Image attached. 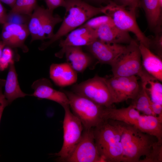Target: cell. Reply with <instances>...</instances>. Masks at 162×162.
<instances>
[{"label": "cell", "instance_id": "obj_1", "mask_svg": "<svg viewBox=\"0 0 162 162\" xmlns=\"http://www.w3.org/2000/svg\"><path fill=\"white\" fill-rule=\"evenodd\" d=\"M65 14L62 23L51 38L43 43L39 50H43L51 44L80 26L93 17L103 13L104 6L95 7L82 0H64Z\"/></svg>", "mask_w": 162, "mask_h": 162}, {"label": "cell", "instance_id": "obj_2", "mask_svg": "<svg viewBox=\"0 0 162 162\" xmlns=\"http://www.w3.org/2000/svg\"><path fill=\"white\" fill-rule=\"evenodd\" d=\"M116 121L121 134L122 162H140L142 157H147L157 141L156 138L131 125Z\"/></svg>", "mask_w": 162, "mask_h": 162}, {"label": "cell", "instance_id": "obj_3", "mask_svg": "<svg viewBox=\"0 0 162 162\" xmlns=\"http://www.w3.org/2000/svg\"><path fill=\"white\" fill-rule=\"evenodd\" d=\"M103 117L104 120H116L131 125L162 142V118L158 116L141 115L131 105L119 109L112 106L106 107Z\"/></svg>", "mask_w": 162, "mask_h": 162}, {"label": "cell", "instance_id": "obj_4", "mask_svg": "<svg viewBox=\"0 0 162 162\" xmlns=\"http://www.w3.org/2000/svg\"><path fill=\"white\" fill-rule=\"evenodd\" d=\"M95 144L104 162H122L123 149L119 128L116 120H105L93 128Z\"/></svg>", "mask_w": 162, "mask_h": 162}, {"label": "cell", "instance_id": "obj_5", "mask_svg": "<svg viewBox=\"0 0 162 162\" xmlns=\"http://www.w3.org/2000/svg\"><path fill=\"white\" fill-rule=\"evenodd\" d=\"M63 92L68 98L73 113L80 121L85 129L94 128L105 121L103 116L106 107L72 91Z\"/></svg>", "mask_w": 162, "mask_h": 162}, {"label": "cell", "instance_id": "obj_6", "mask_svg": "<svg viewBox=\"0 0 162 162\" xmlns=\"http://www.w3.org/2000/svg\"><path fill=\"white\" fill-rule=\"evenodd\" d=\"M103 13L110 16L116 26L123 31L133 33L139 42L149 48L151 39L140 29L136 22L135 14L112 0L104 6Z\"/></svg>", "mask_w": 162, "mask_h": 162}, {"label": "cell", "instance_id": "obj_7", "mask_svg": "<svg viewBox=\"0 0 162 162\" xmlns=\"http://www.w3.org/2000/svg\"><path fill=\"white\" fill-rule=\"evenodd\" d=\"M64 110L63 122V142L60 150L54 154L58 160L64 162L72 154L82 137L84 129L80 120L71 112L69 105L63 107Z\"/></svg>", "mask_w": 162, "mask_h": 162}, {"label": "cell", "instance_id": "obj_8", "mask_svg": "<svg viewBox=\"0 0 162 162\" xmlns=\"http://www.w3.org/2000/svg\"><path fill=\"white\" fill-rule=\"evenodd\" d=\"M72 90L106 107H112L114 103L106 78L98 75L74 85Z\"/></svg>", "mask_w": 162, "mask_h": 162}, {"label": "cell", "instance_id": "obj_9", "mask_svg": "<svg viewBox=\"0 0 162 162\" xmlns=\"http://www.w3.org/2000/svg\"><path fill=\"white\" fill-rule=\"evenodd\" d=\"M128 44L125 52L111 65L113 76H138L143 69L139 44L132 39Z\"/></svg>", "mask_w": 162, "mask_h": 162}, {"label": "cell", "instance_id": "obj_10", "mask_svg": "<svg viewBox=\"0 0 162 162\" xmlns=\"http://www.w3.org/2000/svg\"><path fill=\"white\" fill-rule=\"evenodd\" d=\"M64 162H104L95 144L93 128L85 129L81 140L74 151Z\"/></svg>", "mask_w": 162, "mask_h": 162}, {"label": "cell", "instance_id": "obj_11", "mask_svg": "<svg viewBox=\"0 0 162 162\" xmlns=\"http://www.w3.org/2000/svg\"><path fill=\"white\" fill-rule=\"evenodd\" d=\"M106 81L114 103L134 99L138 93L140 86L136 76H113Z\"/></svg>", "mask_w": 162, "mask_h": 162}, {"label": "cell", "instance_id": "obj_12", "mask_svg": "<svg viewBox=\"0 0 162 162\" xmlns=\"http://www.w3.org/2000/svg\"><path fill=\"white\" fill-rule=\"evenodd\" d=\"M86 46L88 51L100 62L111 65L125 52L127 45L107 43L97 39Z\"/></svg>", "mask_w": 162, "mask_h": 162}, {"label": "cell", "instance_id": "obj_13", "mask_svg": "<svg viewBox=\"0 0 162 162\" xmlns=\"http://www.w3.org/2000/svg\"><path fill=\"white\" fill-rule=\"evenodd\" d=\"M29 34L27 25L6 22L3 24L1 37L5 46L20 48L26 52L28 49L24 42Z\"/></svg>", "mask_w": 162, "mask_h": 162}, {"label": "cell", "instance_id": "obj_14", "mask_svg": "<svg viewBox=\"0 0 162 162\" xmlns=\"http://www.w3.org/2000/svg\"><path fill=\"white\" fill-rule=\"evenodd\" d=\"M33 93L31 96L40 99H46L55 102L62 107L69 105V100L66 94L63 91L54 89L50 82L45 78L39 79L32 83Z\"/></svg>", "mask_w": 162, "mask_h": 162}, {"label": "cell", "instance_id": "obj_15", "mask_svg": "<svg viewBox=\"0 0 162 162\" xmlns=\"http://www.w3.org/2000/svg\"><path fill=\"white\" fill-rule=\"evenodd\" d=\"M98 39L96 30L82 25L69 32L66 38L61 40L59 46L62 50L68 46H87Z\"/></svg>", "mask_w": 162, "mask_h": 162}, {"label": "cell", "instance_id": "obj_16", "mask_svg": "<svg viewBox=\"0 0 162 162\" xmlns=\"http://www.w3.org/2000/svg\"><path fill=\"white\" fill-rule=\"evenodd\" d=\"M65 54L68 63L76 72H83L91 64L92 58L82 50L81 47L68 46L55 54L62 57Z\"/></svg>", "mask_w": 162, "mask_h": 162}, {"label": "cell", "instance_id": "obj_17", "mask_svg": "<svg viewBox=\"0 0 162 162\" xmlns=\"http://www.w3.org/2000/svg\"><path fill=\"white\" fill-rule=\"evenodd\" d=\"M49 71L51 79L60 87L72 85L77 80V72L68 62L52 64L50 66Z\"/></svg>", "mask_w": 162, "mask_h": 162}, {"label": "cell", "instance_id": "obj_18", "mask_svg": "<svg viewBox=\"0 0 162 162\" xmlns=\"http://www.w3.org/2000/svg\"><path fill=\"white\" fill-rule=\"evenodd\" d=\"M96 30L98 39L107 43L128 44L133 39L128 32L120 29L114 24H103Z\"/></svg>", "mask_w": 162, "mask_h": 162}, {"label": "cell", "instance_id": "obj_19", "mask_svg": "<svg viewBox=\"0 0 162 162\" xmlns=\"http://www.w3.org/2000/svg\"><path fill=\"white\" fill-rule=\"evenodd\" d=\"M139 46L144 69L149 74L162 82V61L161 58L141 43L139 42Z\"/></svg>", "mask_w": 162, "mask_h": 162}, {"label": "cell", "instance_id": "obj_20", "mask_svg": "<svg viewBox=\"0 0 162 162\" xmlns=\"http://www.w3.org/2000/svg\"><path fill=\"white\" fill-rule=\"evenodd\" d=\"M149 28L155 32L161 31L162 4L159 0H140Z\"/></svg>", "mask_w": 162, "mask_h": 162}, {"label": "cell", "instance_id": "obj_21", "mask_svg": "<svg viewBox=\"0 0 162 162\" xmlns=\"http://www.w3.org/2000/svg\"><path fill=\"white\" fill-rule=\"evenodd\" d=\"M8 67L3 93L9 104L16 99L24 98L28 94L24 92L20 87L14 61L10 62Z\"/></svg>", "mask_w": 162, "mask_h": 162}, {"label": "cell", "instance_id": "obj_22", "mask_svg": "<svg viewBox=\"0 0 162 162\" xmlns=\"http://www.w3.org/2000/svg\"><path fill=\"white\" fill-rule=\"evenodd\" d=\"M138 76L141 80V86L146 91L152 101L162 105V85L160 82L144 69Z\"/></svg>", "mask_w": 162, "mask_h": 162}, {"label": "cell", "instance_id": "obj_23", "mask_svg": "<svg viewBox=\"0 0 162 162\" xmlns=\"http://www.w3.org/2000/svg\"><path fill=\"white\" fill-rule=\"evenodd\" d=\"M44 8L38 5L30 16L27 26L31 36V42L37 40H44L47 39L43 27Z\"/></svg>", "mask_w": 162, "mask_h": 162}, {"label": "cell", "instance_id": "obj_24", "mask_svg": "<svg viewBox=\"0 0 162 162\" xmlns=\"http://www.w3.org/2000/svg\"><path fill=\"white\" fill-rule=\"evenodd\" d=\"M132 105L144 115L156 116L153 112L151 106V100L145 89L141 86L140 90L133 99Z\"/></svg>", "mask_w": 162, "mask_h": 162}, {"label": "cell", "instance_id": "obj_25", "mask_svg": "<svg viewBox=\"0 0 162 162\" xmlns=\"http://www.w3.org/2000/svg\"><path fill=\"white\" fill-rule=\"evenodd\" d=\"M53 12L47 8H44L42 17L43 27L44 33L47 35V39H49L54 35L53 30L55 26L63 20L59 15H53Z\"/></svg>", "mask_w": 162, "mask_h": 162}, {"label": "cell", "instance_id": "obj_26", "mask_svg": "<svg viewBox=\"0 0 162 162\" xmlns=\"http://www.w3.org/2000/svg\"><path fill=\"white\" fill-rule=\"evenodd\" d=\"M37 6L36 0H16L9 12L30 16Z\"/></svg>", "mask_w": 162, "mask_h": 162}, {"label": "cell", "instance_id": "obj_27", "mask_svg": "<svg viewBox=\"0 0 162 162\" xmlns=\"http://www.w3.org/2000/svg\"><path fill=\"white\" fill-rule=\"evenodd\" d=\"M162 142L157 141L148 156L140 162H162Z\"/></svg>", "mask_w": 162, "mask_h": 162}, {"label": "cell", "instance_id": "obj_28", "mask_svg": "<svg viewBox=\"0 0 162 162\" xmlns=\"http://www.w3.org/2000/svg\"><path fill=\"white\" fill-rule=\"evenodd\" d=\"M105 24H114L111 18L106 15L92 17L82 25L96 30L101 25Z\"/></svg>", "mask_w": 162, "mask_h": 162}, {"label": "cell", "instance_id": "obj_29", "mask_svg": "<svg viewBox=\"0 0 162 162\" xmlns=\"http://www.w3.org/2000/svg\"><path fill=\"white\" fill-rule=\"evenodd\" d=\"M11 48L5 46L3 49L0 58V70H3L9 66V64L14 61L13 52Z\"/></svg>", "mask_w": 162, "mask_h": 162}, {"label": "cell", "instance_id": "obj_30", "mask_svg": "<svg viewBox=\"0 0 162 162\" xmlns=\"http://www.w3.org/2000/svg\"><path fill=\"white\" fill-rule=\"evenodd\" d=\"M30 18L27 15L9 12L8 14L6 22L27 25Z\"/></svg>", "mask_w": 162, "mask_h": 162}, {"label": "cell", "instance_id": "obj_31", "mask_svg": "<svg viewBox=\"0 0 162 162\" xmlns=\"http://www.w3.org/2000/svg\"><path fill=\"white\" fill-rule=\"evenodd\" d=\"M155 35L152 39H151L149 47L152 49L157 55L160 58L162 56V34L161 31L155 33Z\"/></svg>", "mask_w": 162, "mask_h": 162}, {"label": "cell", "instance_id": "obj_32", "mask_svg": "<svg viewBox=\"0 0 162 162\" xmlns=\"http://www.w3.org/2000/svg\"><path fill=\"white\" fill-rule=\"evenodd\" d=\"M116 3L125 7L136 14L137 9L140 7V0H112Z\"/></svg>", "mask_w": 162, "mask_h": 162}, {"label": "cell", "instance_id": "obj_33", "mask_svg": "<svg viewBox=\"0 0 162 162\" xmlns=\"http://www.w3.org/2000/svg\"><path fill=\"white\" fill-rule=\"evenodd\" d=\"M5 82V80L0 79V122L5 108L9 105L2 91L3 88L4 86Z\"/></svg>", "mask_w": 162, "mask_h": 162}, {"label": "cell", "instance_id": "obj_34", "mask_svg": "<svg viewBox=\"0 0 162 162\" xmlns=\"http://www.w3.org/2000/svg\"><path fill=\"white\" fill-rule=\"evenodd\" d=\"M47 8L53 11L54 10L60 7H64V0H45Z\"/></svg>", "mask_w": 162, "mask_h": 162}, {"label": "cell", "instance_id": "obj_35", "mask_svg": "<svg viewBox=\"0 0 162 162\" xmlns=\"http://www.w3.org/2000/svg\"><path fill=\"white\" fill-rule=\"evenodd\" d=\"M151 106L154 113L156 116L162 118V105L151 101Z\"/></svg>", "mask_w": 162, "mask_h": 162}, {"label": "cell", "instance_id": "obj_36", "mask_svg": "<svg viewBox=\"0 0 162 162\" xmlns=\"http://www.w3.org/2000/svg\"><path fill=\"white\" fill-rule=\"evenodd\" d=\"M8 14L0 2V24H4L7 22Z\"/></svg>", "mask_w": 162, "mask_h": 162}, {"label": "cell", "instance_id": "obj_37", "mask_svg": "<svg viewBox=\"0 0 162 162\" xmlns=\"http://www.w3.org/2000/svg\"><path fill=\"white\" fill-rule=\"evenodd\" d=\"M16 1V0H0V2L1 1L8 5L11 8L14 5Z\"/></svg>", "mask_w": 162, "mask_h": 162}, {"label": "cell", "instance_id": "obj_38", "mask_svg": "<svg viewBox=\"0 0 162 162\" xmlns=\"http://www.w3.org/2000/svg\"><path fill=\"white\" fill-rule=\"evenodd\" d=\"M91 1L98 3L99 4H101L103 3H106L107 4L110 0H90Z\"/></svg>", "mask_w": 162, "mask_h": 162}, {"label": "cell", "instance_id": "obj_39", "mask_svg": "<svg viewBox=\"0 0 162 162\" xmlns=\"http://www.w3.org/2000/svg\"><path fill=\"white\" fill-rule=\"evenodd\" d=\"M5 46V45L3 41L2 40L0 41V58L2 55L3 50Z\"/></svg>", "mask_w": 162, "mask_h": 162}, {"label": "cell", "instance_id": "obj_40", "mask_svg": "<svg viewBox=\"0 0 162 162\" xmlns=\"http://www.w3.org/2000/svg\"></svg>", "mask_w": 162, "mask_h": 162}]
</instances>
